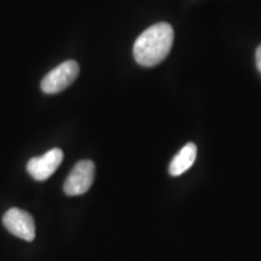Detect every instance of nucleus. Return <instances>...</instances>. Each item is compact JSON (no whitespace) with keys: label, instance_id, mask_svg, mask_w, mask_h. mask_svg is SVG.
<instances>
[{"label":"nucleus","instance_id":"f257e3e1","mask_svg":"<svg viewBox=\"0 0 261 261\" xmlns=\"http://www.w3.org/2000/svg\"><path fill=\"white\" fill-rule=\"evenodd\" d=\"M174 41L172 25L165 22L152 24L137 38L133 45V56L142 67H155L165 61Z\"/></svg>","mask_w":261,"mask_h":261},{"label":"nucleus","instance_id":"f03ea898","mask_svg":"<svg viewBox=\"0 0 261 261\" xmlns=\"http://www.w3.org/2000/svg\"><path fill=\"white\" fill-rule=\"evenodd\" d=\"M80 68L77 62L67 61L58 65L45 75L41 80L40 87L42 92L55 94L69 87L79 75Z\"/></svg>","mask_w":261,"mask_h":261},{"label":"nucleus","instance_id":"7ed1b4c3","mask_svg":"<svg viewBox=\"0 0 261 261\" xmlns=\"http://www.w3.org/2000/svg\"><path fill=\"white\" fill-rule=\"evenodd\" d=\"M94 172L96 167L90 160L77 162L64 181L63 189L65 194L68 196H77L89 191L93 184Z\"/></svg>","mask_w":261,"mask_h":261},{"label":"nucleus","instance_id":"20e7f679","mask_svg":"<svg viewBox=\"0 0 261 261\" xmlns=\"http://www.w3.org/2000/svg\"><path fill=\"white\" fill-rule=\"evenodd\" d=\"M3 223L9 232L22 240L32 242L35 238L34 219L28 212L18 210V208H11L4 214Z\"/></svg>","mask_w":261,"mask_h":261},{"label":"nucleus","instance_id":"39448f33","mask_svg":"<svg viewBox=\"0 0 261 261\" xmlns=\"http://www.w3.org/2000/svg\"><path fill=\"white\" fill-rule=\"evenodd\" d=\"M63 161V151L61 149H51L46 154L33 158L27 163V171L35 180L42 181L50 178Z\"/></svg>","mask_w":261,"mask_h":261},{"label":"nucleus","instance_id":"423d86ee","mask_svg":"<svg viewBox=\"0 0 261 261\" xmlns=\"http://www.w3.org/2000/svg\"><path fill=\"white\" fill-rule=\"evenodd\" d=\"M196 155H197V148L194 143H188L187 145L178 152L177 156L172 160L169 165V174L173 177H178L185 173L189 168L194 165Z\"/></svg>","mask_w":261,"mask_h":261},{"label":"nucleus","instance_id":"0eeeda50","mask_svg":"<svg viewBox=\"0 0 261 261\" xmlns=\"http://www.w3.org/2000/svg\"><path fill=\"white\" fill-rule=\"evenodd\" d=\"M255 61H256L257 70H259L260 74H261V45H260L259 47L256 48V52H255Z\"/></svg>","mask_w":261,"mask_h":261}]
</instances>
